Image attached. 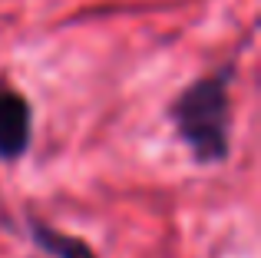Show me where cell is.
<instances>
[{"label": "cell", "instance_id": "1", "mask_svg": "<svg viewBox=\"0 0 261 258\" xmlns=\"http://www.w3.org/2000/svg\"><path fill=\"white\" fill-rule=\"evenodd\" d=\"M231 80L235 63H222L218 70L192 80L169 103V123L178 142L202 166L225 162L231 152Z\"/></svg>", "mask_w": 261, "mask_h": 258}, {"label": "cell", "instance_id": "2", "mask_svg": "<svg viewBox=\"0 0 261 258\" xmlns=\"http://www.w3.org/2000/svg\"><path fill=\"white\" fill-rule=\"evenodd\" d=\"M33 139V106L20 90L0 80V159L17 162Z\"/></svg>", "mask_w": 261, "mask_h": 258}, {"label": "cell", "instance_id": "3", "mask_svg": "<svg viewBox=\"0 0 261 258\" xmlns=\"http://www.w3.org/2000/svg\"><path fill=\"white\" fill-rule=\"evenodd\" d=\"M33 239L46 248L50 255L57 258H96V252L86 245L83 239H73V235H63L57 228H46V225H33Z\"/></svg>", "mask_w": 261, "mask_h": 258}]
</instances>
